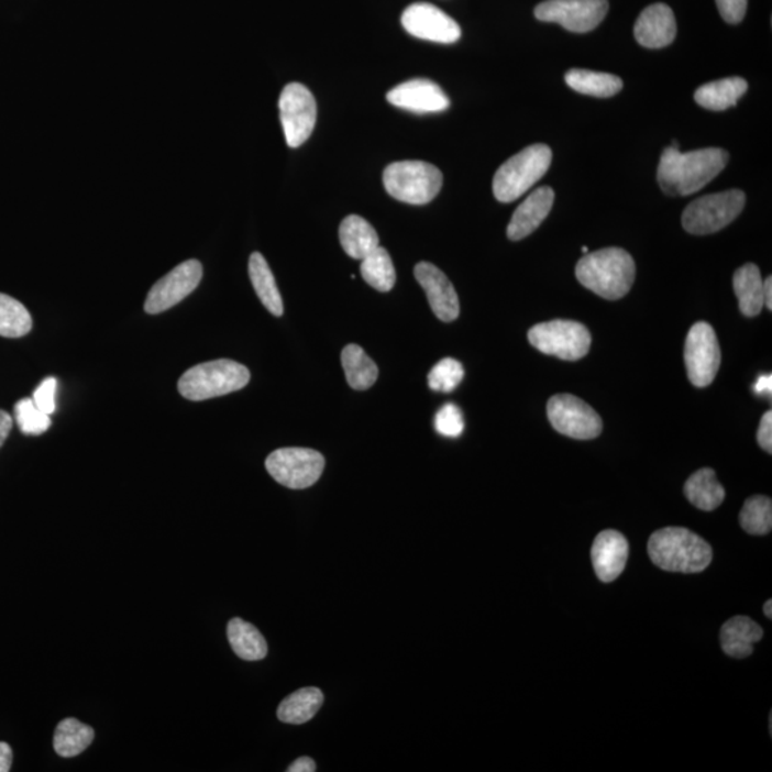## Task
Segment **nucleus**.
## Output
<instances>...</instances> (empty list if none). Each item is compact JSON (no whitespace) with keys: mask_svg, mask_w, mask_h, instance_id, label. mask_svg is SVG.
Segmentation results:
<instances>
[{"mask_svg":"<svg viewBox=\"0 0 772 772\" xmlns=\"http://www.w3.org/2000/svg\"><path fill=\"white\" fill-rule=\"evenodd\" d=\"M727 151L719 147L691 151L683 154L680 147L670 146L662 152L658 165V184L670 197H686L703 189L726 168Z\"/></svg>","mask_w":772,"mask_h":772,"instance_id":"nucleus-1","label":"nucleus"},{"mask_svg":"<svg viewBox=\"0 0 772 772\" xmlns=\"http://www.w3.org/2000/svg\"><path fill=\"white\" fill-rule=\"evenodd\" d=\"M636 272V262L626 250L605 247L586 254L576 264L575 275L586 289L615 300L626 297L632 288Z\"/></svg>","mask_w":772,"mask_h":772,"instance_id":"nucleus-2","label":"nucleus"},{"mask_svg":"<svg viewBox=\"0 0 772 772\" xmlns=\"http://www.w3.org/2000/svg\"><path fill=\"white\" fill-rule=\"evenodd\" d=\"M648 554L661 570L681 574L703 572L713 561L709 543L690 529L680 527L662 528L652 533Z\"/></svg>","mask_w":772,"mask_h":772,"instance_id":"nucleus-3","label":"nucleus"},{"mask_svg":"<svg viewBox=\"0 0 772 772\" xmlns=\"http://www.w3.org/2000/svg\"><path fill=\"white\" fill-rule=\"evenodd\" d=\"M551 162L552 151L545 143H533L519 154L509 157L494 176L495 198L503 203L521 198L547 174Z\"/></svg>","mask_w":772,"mask_h":772,"instance_id":"nucleus-4","label":"nucleus"},{"mask_svg":"<svg viewBox=\"0 0 772 772\" xmlns=\"http://www.w3.org/2000/svg\"><path fill=\"white\" fill-rule=\"evenodd\" d=\"M250 370L231 360L203 362L180 376L178 389L189 400H207L236 393L250 384Z\"/></svg>","mask_w":772,"mask_h":772,"instance_id":"nucleus-5","label":"nucleus"},{"mask_svg":"<svg viewBox=\"0 0 772 772\" xmlns=\"http://www.w3.org/2000/svg\"><path fill=\"white\" fill-rule=\"evenodd\" d=\"M443 184L441 170L427 162L404 161L386 166L384 186L390 197L409 205H427Z\"/></svg>","mask_w":772,"mask_h":772,"instance_id":"nucleus-6","label":"nucleus"},{"mask_svg":"<svg viewBox=\"0 0 772 772\" xmlns=\"http://www.w3.org/2000/svg\"><path fill=\"white\" fill-rule=\"evenodd\" d=\"M743 207H746V194L740 189L707 195L694 200L685 208L683 227L691 235H709L736 221Z\"/></svg>","mask_w":772,"mask_h":772,"instance_id":"nucleus-7","label":"nucleus"},{"mask_svg":"<svg viewBox=\"0 0 772 772\" xmlns=\"http://www.w3.org/2000/svg\"><path fill=\"white\" fill-rule=\"evenodd\" d=\"M528 340L542 354L578 361L588 354L593 338L583 323L556 319L529 329Z\"/></svg>","mask_w":772,"mask_h":772,"instance_id":"nucleus-8","label":"nucleus"},{"mask_svg":"<svg viewBox=\"0 0 772 772\" xmlns=\"http://www.w3.org/2000/svg\"><path fill=\"white\" fill-rule=\"evenodd\" d=\"M272 478L290 489H305L321 478L326 457L308 448H283L266 457Z\"/></svg>","mask_w":772,"mask_h":772,"instance_id":"nucleus-9","label":"nucleus"},{"mask_svg":"<svg viewBox=\"0 0 772 772\" xmlns=\"http://www.w3.org/2000/svg\"><path fill=\"white\" fill-rule=\"evenodd\" d=\"M280 123L289 147H299L312 135L317 123V100L302 84L286 85L279 98Z\"/></svg>","mask_w":772,"mask_h":772,"instance_id":"nucleus-10","label":"nucleus"},{"mask_svg":"<svg viewBox=\"0 0 772 772\" xmlns=\"http://www.w3.org/2000/svg\"><path fill=\"white\" fill-rule=\"evenodd\" d=\"M547 413L558 432L574 440H594L603 432L599 415L574 395H554L548 400Z\"/></svg>","mask_w":772,"mask_h":772,"instance_id":"nucleus-11","label":"nucleus"},{"mask_svg":"<svg viewBox=\"0 0 772 772\" xmlns=\"http://www.w3.org/2000/svg\"><path fill=\"white\" fill-rule=\"evenodd\" d=\"M685 366L691 384L705 388L713 384L721 365L717 333L707 322H697L685 340Z\"/></svg>","mask_w":772,"mask_h":772,"instance_id":"nucleus-12","label":"nucleus"},{"mask_svg":"<svg viewBox=\"0 0 772 772\" xmlns=\"http://www.w3.org/2000/svg\"><path fill=\"white\" fill-rule=\"evenodd\" d=\"M608 8V0H547L536 8V18L560 23L570 32L586 33L604 21Z\"/></svg>","mask_w":772,"mask_h":772,"instance_id":"nucleus-13","label":"nucleus"},{"mask_svg":"<svg viewBox=\"0 0 772 772\" xmlns=\"http://www.w3.org/2000/svg\"><path fill=\"white\" fill-rule=\"evenodd\" d=\"M202 275L203 269L199 261L183 262L152 286L147 294L145 311L151 315L168 311L198 288Z\"/></svg>","mask_w":772,"mask_h":772,"instance_id":"nucleus-14","label":"nucleus"},{"mask_svg":"<svg viewBox=\"0 0 772 772\" xmlns=\"http://www.w3.org/2000/svg\"><path fill=\"white\" fill-rule=\"evenodd\" d=\"M400 23L405 31L418 40L437 43H455L461 37L457 23L431 3H413L405 9Z\"/></svg>","mask_w":772,"mask_h":772,"instance_id":"nucleus-15","label":"nucleus"},{"mask_svg":"<svg viewBox=\"0 0 772 772\" xmlns=\"http://www.w3.org/2000/svg\"><path fill=\"white\" fill-rule=\"evenodd\" d=\"M415 278L426 290L429 305L437 318L443 322L455 321L460 317V299L454 285L435 265L421 262L415 266Z\"/></svg>","mask_w":772,"mask_h":772,"instance_id":"nucleus-16","label":"nucleus"},{"mask_svg":"<svg viewBox=\"0 0 772 772\" xmlns=\"http://www.w3.org/2000/svg\"><path fill=\"white\" fill-rule=\"evenodd\" d=\"M386 100L413 113L442 112L450 107V99L441 86L429 79H412L395 86L386 95Z\"/></svg>","mask_w":772,"mask_h":772,"instance_id":"nucleus-17","label":"nucleus"},{"mask_svg":"<svg viewBox=\"0 0 772 772\" xmlns=\"http://www.w3.org/2000/svg\"><path fill=\"white\" fill-rule=\"evenodd\" d=\"M628 541L621 532L607 529L599 533L593 543L591 558L603 583H613L626 570L628 561Z\"/></svg>","mask_w":772,"mask_h":772,"instance_id":"nucleus-18","label":"nucleus"},{"mask_svg":"<svg viewBox=\"0 0 772 772\" xmlns=\"http://www.w3.org/2000/svg\"><path fill=\"white\" fill-rule=\"evenodd\" d=\"M633 35L648 49H661L671 45L676 36L674 12L664 3L651 4L638 18Z\"/></svg>","mask_w":772,"mask_h":772,"instance_id":"nucleus-19","label":"nucleus"},{"mask_svg":"<svg viewBox=\"0 0 772 772\" xmlns=\"http://www.w3.org/2000/svg\"><path fill=\"white\" fill-rule=\"evenodd\" d=\"M554 199V190L548 186L533 190L512 214L507 229L509 240L521 241L537 231L550 214Z\"/></svg>","mask_w":772,"mask_h":772,"instance_id":"nucleus-20","label":"nucleus"},{"mask_svg":"<svg viewBox=\"0 0 772 772\" xmlns=\"http://www.w3.org/2000/svg\"><path fill=\"white\" fill-rule=\"evenodd\" d=\"M764 629L750 617L738 615L728 619L721 628V647L728 657L747 658L752 654L754 643L761 641Z\"/></svg>","mask_w":772,"mask_h":772,"instance_id":"nucleus-21","label":"nucleus"},{"mask_svg":"<svg viewBox=\"0 0 772 772\" xmlns=\"http://www.w3.org/2000/svg\"><path fill=\"white\" fill-rule=\"evenodd\" d=\"M748 82L746 79L732 76V78L715 80L705 84L695 90V102L709 111H727L728 108L736 107L738 100L746 95Z\"/></svg>","mask_w":772,"mask_h":772,"instance_id":"nucleus-22","label":"nucleus"},{"mask_svg":"<svg viewBox=\"0 0 772 772\" xmlns=\"http://www.w3.org/2000/svg\"><path fill=\"white\" fill-rule=\"evenodd\" d=\"M340 242L343 251L354 260L362 261L379 246L378 233L374 227L357 214L343 219L340 227Z\"/></svg>","mask_w":772,"mask_h":772,"instance_id":"nucleus-23","label":"nucleus"},{"mask_svg":"<svg viewBox=\"0 0 772 772\" xmlns=\"http://www.w3.org/2000/svg\"><path fill=\"white\" fill-rule=\"evenodd\" d=\"M732 285L741 312L746 317H757L764 308V279L760 268L754 264L741 266L734 274Z\"/></svg>","mask_w":772,"mask_h":772,"instance_id":"nucleus-24","label":"nucleus"},{"mask_svg":"<svg viewBox=\"0 0 772 772\" xmlns=\"http://www.w3.org/2000/svg\"><path fill=\"white\" fill-rule=\"evenodd\" d=\"M684 493L690 503L701 511H714L726 498V490L712 468H703L691 475L685 483Z\"/></svg>","mask_w":772,"mask_h":772,"instance_id":"nucleus-25","label":"nucleus"},{"mask_svg":"<svg viewBox=\"0 0 772 772\" xmlns=\"http://www.w3.org/2000/svg\"><path fill=\"white\" fill-rule=\"evenodd\" d=\"M250 278L257 298L261 299L264 307L268 309L272 315H275V317H283V297H280L275 276L272 274L268 262H266L264 255L260 254V252H254L250 257Z\"/></svg>","mask_w":772,"mask_h":772,"instance_id":"nucleus-26","label":"nucleus"},{"mask_svg":"<svg viewBox=\"0 0 772 772\" xmlns=\"http://www.w3.org/2000/svg\"><path fill=\"white\" fill-rule=\"evenodd\" d=\"M228 640L233 652L245 661L264 660L268 646L260 629L241 618H233L228 624Z\"/></svg>","mask_w":772,"mask_h":772,"instance_id":"nucleus-27","label":"nucleus"},{"mask_svg":"<svg viewBox=\"0 0 772 772\" xmlns=\"http://www.w3.org/2000/svg\"><path fill=\"white\" fill-rule=\"evenodd\" d=\"M565 82L576 92L595 98H611L621 92L624 86L618 76L586 69L566 71Z\"/></svg>","mask_w":772,"mask_h":772,"instance_id":"nucleus-28","label":"nucleus"},{"mask_svg":"<svg viewBox=\"0 0 772 772\" xmlns=\"http://www.w3.org/2000/svg\"><path fill=\"white\" fill-rule=\"evenodd\" d=\"M323 694L321 690L307 686L290 694L280 703L278 718L286 724H305L311 721L319 708L322 707Z\"/></svg>","mask_w":772,"mask_h":772,"instance_id":"nucleus-29","label":"nucleus"},{"mask_svg":"<svg viewBox=\"0 0 772 772\" xmlns=\"http://www.w3.org/2000/svg\"><path fill=\"white\" fill-rule=\"evenodd\" d=\"M341 360L348 384L352 389H370L378 379V366L361 346L351 343L343 348Z\"/></svg>","mask_w":772,"mask_h":772,"instance_id":"nucleus-30","label":"nucleus"},{"mask_svg":"<svg viewBox=\"0 0 772 772\" xmlns=\"http://www.w3.org/2000/svg\"><path fill=\"white\" fill-rule=\"evenodd\" d=\"M95 731L76 718H66L56 727L54 747L57 754L65 758L76 757L92 743Z\"/></svg>","mask_w":772,"mask_h":772,"instance_id":"nucleus-31","label":"nucleus"},{"mask_svg":"<svg viewBox=\"0 0 772 772\" xmlns=\"http://www.w3.org/2000/svg\"><path fill=\"white\" fill-rule=\"evenodd\" d=\"M361 275L365 283L379 293H389L394 288L397 274L388 251L376 247L362 260Z\"/></svg>","mask_w":772,"mask_h":772,"instance_id":"nucleus-32","label":"nucleus"},{"mask_svg":"<svg viewBox=\"0 0 772 772\" xmlns=\"http://www.w3.org/2000/svg\"><path fill=\"white\" fill-rule=\"evenodd\" d=\"M32 329V318L19 300L0 294V337L22 338Z\"/></svg>","mask_w":772,"mask_h":772,"instance_id":"nucleus-33","label":"nucleus"},{"mask_svg":"<svg viewBox=\"0 0 772 772\" xmlns=\"http://www.w3.org/2000/svg\"><path fill=\"white\" fill-rule=\"evenodd\" d=\"M740 523L743 531L751 536H767L772 528V503L764 495H756L747 503L740 512Z\"/></svg>","mask_w":772,"mask_h":772,"instance_id":"nucleus-34","label":"nucleus"},{"mask_svg":"<svg viewBox=\"0 0 772 772\" xmlns=\"http://www.w3.org/2000/svg\"><path fill=\"white\" fill-rule=\"evenodd\" d=\"M14 419L25 435H42L51 428V415L41 411L32 398H23L14 405Z\"/></svg>","mask_w":772,"mask_h":772,"instance_id":"nucleus-35","label":"nucleus"},{"mask_svg":"<svg viewBox=\"0 0 772 772\" xmlns=\"http://www.w3.org/2000/svg\"><path fill=\"white\" fill-rule=\"evenodd\" d=\"M464 375L465 371L462 368L461 362L445 357L429 372V388L437 390V393H452L464 379Z\"/></svg>","mask_w":772,"mask_h":772,"instance_id":"nucleus-36","label":"nucleus"},{"mask_svg":"<svg viewBox=\"0 0 772 772\" xmlns=\"http://www.w3.org/2000/svg\"><path fill=\"white\" fill-rule=\"evenodd\" d=\"M435 429L446 438H456L464 432L465 422L461 409L454 404H446L435 415Z\"/></svg>","mask_w":772,"mask_h":772,"instance_id":"nucleus-37","label":"nucleus"},{"mask_svg":"<svg viewBox=\"0 0 772 772\" xmlns=\"http://www.w3.org/2000/svg\"><path fill=\"white\" fill-rule=\"evenodd\" d=\"M57 381L55 378H46L43 383L37 386L35 394H33V402L41 411L52 415L55 412V395H56Z\"/></svg>","mask_w":772,"mask_h":772,"instance_id":"nucleus-38","label":"nucleus"},{"mask_svg":"<svg viewBox=\"0 0 772 772\" xmlns=\"http://www.w3.org/2000/svg\"><path fill=\"white\" fill-rule=\"evenodd\" d=\"M724 21L737 25L746 16L748 0H715Z\"/></svg>","mask_w":772,"mask_h":772,"instance_id":"nucleus-39","label":"nucleus"},{"mask_svg":"<svg viewBox=\"0 0 772 772\" xmlns=\"http://www.w3.org/2000/svg\"><path fill=\"white\" fill-rule=\"evenodd\" d=\"M757 440L758 443H760V446L762 450L769 452L771 454L772 452V412H765L762 415L760 428H758V433H757Z\"/></svg>","mask_w":772,"mask_h":772,"instance_id":"nucleus-40","label":"nucleus"},{"mask_svg":"<svg viewBox=\"0 0 772 772\" xmlns=\"http://www.w3.org/2000/svg\"><path fill=\"white\" fill-rule=\"evenodd\" d=\"M13 752L7 742H0V772L11 771Z\"/></svg>","mask_w":772,"mask_h":772,"instance_id":"nucleus-41","label":"nucleus"},{"mask_svg":"<svg viewBox=\"0 0 772 772\" xmlns=\"http://www.w3.org/2000/svg\"><path fill=\"white\" fill-rule=\"evenodd\" d=\"M12 427L13 419L11 415L0 409V448H2L4 441H7L9 433L12 431Z\"/></svg>","mask_w":772,"mask_h":772,"instance_id":"nucleus-42","label":"nucleus"},{"mask_svg":"<svg viewBox=\"0 0 772 772\" xmlns=\"http://www.w3.org/2000/svg\"><path fill=\"white\" fill-rule=\"evenodd\" d=\"M317 771V764L311 758L302 757L295 761L293 765L289 767L288 772H313Z\"/></svg>","mask_w":772,"mask_h":772,"instance_id":"nucleus-43","label":"nucleus"},{"mask_svg":"<svg viewBox=\"0 0 772 772\" xmlns=\"http://www.w3.org/2000/svg\"><path fill=\"white\" fill-rule=\"evenodd\" d=\"M754 393L761 395V397H765V395L770 397L772 393V376L770 374L762 375L758 378L754 385Z\"/></svg>","mask_w":772,"mask_h":772,"instance_id":"nucleus-44","label":"nucleus"},{"mask_svg":"<svg viewBox=\"0 0 772 772\" xmlns=\"http://www.w3.org/2000/svg\"><path fill=\"white\" fill-rule=\"evenodd\" d=\"M764 307L772 311V279L771 276L764 280Z\"/></svg>","mask_w":772,"mask_h":772,"instance_id":"nucleus-45","label":"nucleus"},{"mask_svg":"<svg viewBox=\"0 0 772 772\" xmlns=\"http://www.w3.org/2000/svg\"><path fill=\"white\" fill-rule=\"evenodd\" d=\"M764 614L771 619L772 617V603L771 599L767 600L764 604Z\"/></svg>","mask_w":772,"mask_h":772,"instance_id":"nucleus-46","label":"nucleus"},{"mask_svg":"<svg viewBox=\"0 0 772 772\" xmlns=\"http://www.w3.org/2000/svg\"><path fill=\"white\" fill-rule=\"evenodd\" d=\"M583 252H584V254H588V247H585V246H584V247H583Z\"/></svg>","mask_w":772,"mask_h":772,"instance_id":"nucleus-47","label":"nucleus"}]
</instances>
